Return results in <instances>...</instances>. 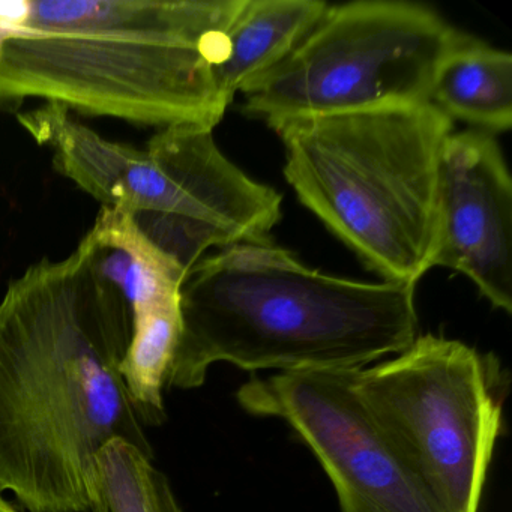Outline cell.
<instances>
[{"label":"cell","instance_id":"6da1fadb","mask_svg":"<svg viewBox=\"0 0 512 512\" xmlns=\"http://www.w3.org/2000/svg\"><path fill=\"white\" fill-rule=\"evenodd\" d=\"M131 311L77 245L38 260L0 299V494L28 512H110L98 457L154 455L121 374Z\"/></svg>","mask_w":512,"mask_h":512},{"label":"cell","instance_id":"7a4b0ae2","mask_svg":"<svg viewBox=\"0 0 512 512\" xmlns=\"http://www.w3.org/2000/svg\"><path fill=\"white\" fill-rule=\"evenodd\" d=\"M245 0H0V104L214 130V68Z\"/></svg>","mask_w":512,"mask_h":512},{"label":"cell","instance_id":"3957f363","mask_svg":"<svg viewBox=\"0 0 512 512\" xmlns=\"http://www.w3.org/2000/svg\"><path fill=\"white\" fill-rule=\"evenodd\" d=\"M415 292L413 284L314 271L269 241L224 248L182 283L167 388H200L217 362L281 373L362 370L419 337Z\"/></svg>","mask_w":512,"mask_h":512},{"label":"cell","instance_id":"277c9868","mask_svg":"<svg viewBox=\"0 0 512 512\" xmlns=\"http://www.w3.org/2000/svg\"><path fill=\"white\" fill-rule=\"evenodd\" d=\"M298 199L385 281L433 268L439 163L452 121L430 103L272 125Z\"/></svg>","mask_w":512,"mask_h":512},{"label":"cell","instance_id":"5b68a950","mask_svg":"<svg viewBox=\"0 0 512 512\" xmlns=\"http://www.w3.org/2000/svg\"><path fill=\"white\" fill-rule=\"evenodd\" d=\"M17 119L52 151L61 175L101 208L130 218L185 277L209 248L268 241L280 221V194L236 167L218 148L214 130H158L139 149L107 140L56 104Z\"/></svg>","mask_w":512,"mask_h":512},{"label":"cell","instance_id":"8992f818","mask_svg":"<svg viewBox=\"0 0 512 512\" xmlns=\"http://www.w3.org/2000/svg\"><path fill=\"white\" fill-rule=\"evenodd\" d=\"M460 37L425 5H328L301 43L242 91L272 127L292 119L428 103L440 62Z\"/></svg>","mask_w":512,"mask_h":512},{"label":"cell","instance_id":"52a82bcc","mask_svg":"<svg viewBox=\"0 0 512 512\" xmlns=\"http://www.w3.org/2000/svg\"><path fill=\"white\" fill-rule=\"evenodd\" d=\"M355 389L443 512H478L502 430L497 362L422 335L391 361L355 371Z\"/></svg>","mask_w":512,"mask_h":512},{"label":"cell","instance_id":"ba28073f","mask_svg":"<svg viewBox=\"0 0 512 512\" xmlns=\"http://www.w3.org/2000/svg\"><path fill=\"white\" fill-rule=\"evenodd\" d=\"M236 398L251 415L283 419L304 440L334 484L341 512H443L365 409L355 371L253 377Z\"/></svg>","mask_w":512,"mask_h":512},{"label":"cell","instance_id":"9c48e42d","mask_svg":"<svg viewBox=\"0 0 512 512\" xmlns=\"http://www.w3.org/2000/svg\"><path fill=\"white\" fill-rule=\"evenodd\" d=\"M433 266L466 275L494 308L512 313V182L484 131L451 133L443 145Z\"/></svg>","mask_w":512,"mask_h":512},{"label":"cell","instance_id":"30bf717a","mask_svg":"<svg viewBox=\"0 0 512 512\" xmlns=\"http://www.w3.org/2000/svg\"><path fill=\"white\" fill-rule=\"evenodd\" d=\"M79 244L130 307L133 331L121 374L134 406L157 412L181 340L185 275L115 209L101 208Z\"/></svg>","mask_w":512,"mask_h":512},{"label":"cell","instance_id":"8fae6325","mask_svg":"<svg viewBox=\"0 0 512 512\" xmlns=\"http://www.w3.org/2000/svg\"><path fill=\"white\" fill-rule=\"evenodd\" d=\"M323 0H245L224 35L215 65L218 91L227 103L236 92L280 64L325 13Z\"/></svg>","mask_w":512,"mask_h":512},{"label":"cell","instance_id":"7c38bea8","mask_svg":"<svg viewBox=\"0 0 512 512\" xmlns=\"http://www.w3.org/2000/svg\"><path fill=\"white\" fill-rule=\"evenodd\" d=\"M428 103L484 133L511 130L512 56L460 34L437 68Z\"/></svg>","mask_w":512,"mask_h":512},{"label":"cell","instance_id":"4fadbf2b","mask_svg":"<svg viewBox=\"0 0 512 512\" xmlns=\"http://www.w3.org/2000/svg\"><path fill=\"white\" fill-rule=\"evenodd\" d=\"M154 455L124 440L101 451V484L110 512H182L169 479L154 466Z\"/></svg>","mask_w":512,"mask_h":512},{"label":"cell","instance_id":"5bb4252c","mask_svg":"<svg viewBox=\"0 0 512 512\" xmlns=\"http://www.w3.org/2000/svg\"><path fill=\"white\" fill-rule=\"evenodd\" d=\"M0 512H20L19 509L14 508L8 500L4 499V496L0 494Z\"/></svg>","mask_w":512,"mask_h":512}]
</instances>
